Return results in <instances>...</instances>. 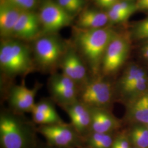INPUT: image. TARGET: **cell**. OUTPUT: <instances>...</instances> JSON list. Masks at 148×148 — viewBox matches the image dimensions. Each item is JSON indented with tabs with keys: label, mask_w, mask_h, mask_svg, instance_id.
Wrapping results in <instances>:
<instances>
[{
	"label": "cell",
	"mask_w": 148,
	"mask_h": 148,
	"mask_svg": "<svg viewBox=\"0 0 148 148\" xmlns=\"http://www.w3.org/2000/svg\"><path fill=\"white\" fill-rule=\"evenodd\" d=\"M1 95L3 98L17 77L24 78L36 71L31 47L14 38L2 39L0 44Z\"/></svg>",
	"instance_id": "1"
},
{
	"label": "cell",
	"mask_w": 148,
	"mask_h": 148,
	"mask_svg": "<svg viewBox=\"0 0 148 148\" xmlns=\"http://www.w3.org/2000/svg\"><path fill=\"white\" fill-rule=\"evenodd\" d=\"M37 125L24 115L2 108L0 112L1 148H38Z\"/></svg>",
	"instance_id": "2"
},
{
	"label": "cell",
	"mask_w": 148,
	"mask_h": 148,
	"mask_svg": "<svg viewBox=\"0 0 148 148\" xmlns=\"http://www.w3.org/2000/svg\"><path fill=\"white\" fill-rule=\"evenodd\" d=\"M116 32L108 27L79 29L75 35L74 47L87 65L91 77L101 75L102 61L106 50Z\"/></svg>",
	"instance_id": "3"
},
{
	"label": "cell",
	"mask_w": 148,
	"mask_h": 148,
	"mask_svg": "<svg viewBox=\"0 0 148 148\" xmlns=\"http://www.w3.org/2000/svg\"><path fill=\"white\" fill-rule=\"evenodd\" d=\"M68 46L54 34L36 38L32 47L36 70L50 75L57 72Z\"/></svg>",
	"instance_id": "4"
},
{
	"label": "cell",
	"mask_w": 148,
	"mask_h": 148,
	"mask_svg": "<svg viewBox=\"0 0 148 148\" xmlns=\"http://www.w3.org/2000/svg\"><path fill=\"white\" fill-rule=\"evenodd\" d=\"M115 93V86L107 77H91L79 89L78 99L90 108L108 109Z\"/></svg>",
	"instance_id": "5"
},
{
	"label": "cell",
	"mask_w": 148,
	"mask_h": 148,
	"mask_svg": "<svg viewBox=\"0 0 148 148\" xmlns=\"http://www.w3.org/2000/svg\"><path fill=\"white\" fill-rule=\"evenodd\" d=\"M37 130L49 145L63 148H80L84 146V138L70 123L63 122L37 126Z\"/></svg>",
	"instance_id": "6"
},
{
	"label": "cell",
	"mask_w": 148,
	"mask_h": 148,
	"mask_svg": "<svg viewBox=\"0 0 148 148\" xmlns=\"http://www.w3.org/2000/svg\"><path fill=\"white\" fill-rule=\"evenodd\" d=\"M42 86V84L38 82L32 88H28L24 81L20 85L14 84L2 99L7 101L8 108L12 111L21 114L31 113L36 103V96Z\"/></svg>",
	"instance_id": "7"
},
{
	"label": "cell",
	"mask_w": 148,
	"mask_h": 148,
	"mask_svg": "<svg viewBox=\"0 0 148 148\" xmlns=\"http://www.w3.org/2000/svg\"><path fill=\"white\" fill-rule=\"evenodd\" d=\"M51 99L62 107L78 100L79 88L72 79L62 73L51 74L47 83Z\"/></svg>",
	"instance_id": "8"
},
{
	"label": "cell",
	"mask_w": 148,
	"mask_h": 148,
	"mask_svg": "<svg viewBox=\"0 0 148 148\" xmlns=\"http://www.w3.org/2000/svg\"><path fill=\"white\" fill-rule=\"evenodd\" d=\"M41 26L46 35L54 34L70 24L73 16L57 2L45 0L40 6L38 14Z\"/></svg>",
	"instance_id": "9"
},
{
	"label": "cell",
	"mask_w": 148,
	"mask_h": 148,
	"mask_svg": "<svg viewBox=\"0 0 148 148\" xmlns=\"http://www.w3.org/2000/svg\"><path fill=\"white\" fill-rule=\"evenodd\" d=\"M130 45L127 38L116 35L106 50L101 66V75L108 77L116 73L127 58Z\"/></svg>",
	"instance_id": "10"
},
{
	"label": "cell",
	"mask_w": 148,
	"mask_h": 148,
	"mask_svg": "<svg viewBox=\"0 0 148 148\" xmlns=\"http://www.w3.org/2000/svg\"><path fill=\"white\" fill-rule=\"evenodd\" d=\"M63 74L72 79L79 89L91 77L90 70L74 46H68L59 64Z\"/></svg>",
	"instance_id": "11"
},
{
	"label": "cell",
	"mask_w": 148,
	"mask_h": 148,
	"mask_svg": "<svg viewBox=\"0 0 148 148\" xmlns=\"http://www.w3.org/2000/svg\"><path fill=\"white\" fill-rule=\"evenodd\" d=\"M61 108L69 116L70 123L82 137L84 138L90 133L92 125L90 108L79 99Z\"/></svg>",
	"instance_id": "12"
},
{
	"label": "cell",
	"mask_w": 148,
	"mask_h": 148,
	"mask_svg": "<svg viewBox=\"0 0 148 148\" xmlns=\"http://www.w3.org/2000/svg\"><path fill=\"white\" fill-rule=\"evenodd\" d=\"M41 26L38 16L32 11H23L14 27L12 37L26 41L38 37Z\"/></svg>",
	"instance_id": "13"
},
{
	"label": "cell",
	"mask_w": 148,
	"mask_h": 148,
	"mask_svg": "<svg viewBox=\"0 0 148 148\" xmlns=\"http://www.w3.org/2000/svg\"><path fill=\"white\" fill-rule=\"evenodd\" d=\"M92 115L90 132L114 133L120 127V123L108 109L90 108Z\"/></svg>",
	"instance_id": "14"
},
{
	"label": "cell",
	"mask_w": 148,
	"mask_h": 148,
	"mask_svg": "<svg viewBox=\"0 0 148 148\" xmlns=\"http://www.w3.org/2000/svg\"><path fill=\"white\" fill-rule=\"evenodd\" d=\"M23 11L8 2L1 1L0 34L2 39L12 37L14 27Z\"/></svg>",
	"instance_id": "15"
},
{
	"label": "cell",
	"mask_w": 148,
	"mask_h": 148,
	"mask_svg": "<svg viewBox=\"0 0 148 148\" xmlns=\"http://www.w3.org/2000/svg\"><path fill=\"white\" fill-rule=\"evenodd\" d=\"M127 116L133 121L148 125V90L128 101Z\"/></svg>",
	"instance_id": "16"
},
{
	"label": "cell",
	"mask_w": 148,
	"mask_h": 148,
	"mask_svg": "<svg viewBox=\"0 0 148 148\" xmlns=\"http://www.w3.org/2000/svg\"><path fill=\"white\" fill-rule=\"evenodd\" d=\"M148 75L147 72L136 65H131L125 70L121 77L115 86V93L122 98H125L130 88L133 84L144 77Z\"/></svg>",
	"instance_id": "17"
},
{
	"label": "cell",
	"mask_w": 148,
	"mask_h": 148,
	"mask_svg": "<svg viewBox=\"0 0 148 148\" xmlns=\"http://www.w3.org/2000/svg\"><path fill=\"white\" fill-rule=\"evenodd\" d=\"M109 21L107 13L97 10H87L79 14L77 24L81 29H95L103 27Z\"/></svg>",
	"instance_id": "18"
},
{
	"label": "cell",
	"mask_w": 148,
	"mask_h": 148,
	"mask_svg": "<svg viewBox=\"0 0 148 148\" xmlns=\"http://www.w3.org/2000/svg\"><path fill=\"white\" fill-rule=\"evenodd\" d=\"M116 134L91 132L84 138V146L89 148H111Z\"/></svg>",
	"instance_id": "19"
},
{
	"label": "cell",
	"mask_w": 148,
	"mask_h": 148,
	"mask_svg": "<svg viewBox=\"0 0 148 148\" xmlns=\"http://www.w3.org/2000/svg\"><path fill=\"white\" fill-rule=\"evenodd\" d=\"M131 144L138 148H148V128L146 125H137L128 133Z\"/></svg>",
	"instance_id": "20"
},
{
	"label": "cell",
	"mask_w": 148,
	"mask_h": 148,
	"mask_svg": "<svg viewBox=\"0 0 148 148\" xmlns=\"http://www.w3.org/2000/svg\"><path fill=\"white\" fill-rule=\"evenodd\" d=\"M55 104L56 103L51 98H42L38 101L36 102L32 111H39L49 115L57 119L63 120L57 111Z\"/></svg>",
	"instance_id": "21"
},
{
	"label": "cell",
	"mask_w": 148,
	"mask_h": 148,
	"mask_svg": "<svg viewBox=\"0 0 148 148\" xmlns=\"http://www.w3.org/2000/svg\"><path fill=\"white\" fill-rule=\"evenodd\" d=\"M57 2L71 16L79 12L84 5V0H57Z\"/></svg>",
	"instance_id": "22"
},
{
	"label": "cell",
	"mask_w": 148,
	"mask_h": 148,
	"mask_svg": "<svg viewBox=\"0 0 148 148\" xmlns=\"http://www.w3.org/2000/svg\"><path fill=\"white\" fill-rule=\"evenodd\" d=\"M110 9L114 11L128 13L131 15L138 10L136 4L129 1H119L115 5H113Z\"/></svg>",
	"instance_id": "23"
},
{
	"label": "cell",
	"mask_w": 148,
	"mask_h": 148,
	"mask_svg": "<svg viewBox=\"0 0 148 148\" xmlns=\"http://www.w3.org/2000/svg\"><path fill=\"white\" fill-rule=\"evenodd\" d=\"M8 2L23 11H32L37 5V0H1Z\"/></svg>",
	"instance_id": "24"
},
{
	"label": "cell",
	"mask_w": 148,
	"mask_h": 148,
	"mask_svg": "<svg viewBox=\"0 0 148 148\" xmlns=\"http://www.w3.org/2000/svg\"><path fill=\"white\" fill-rule=\"evenodd\" d=\"M128 133L121 132L117 134L111 148H132Z\"/></svg>",
	"instance_id": "25"
},
{
	"label": "cell",
	"mask_w": 148,
	"mask_h": 148,
	"mask_svg": "<svg viewBox=\"0 0 148 148\" xmlns=\"http://www.w3.org/2000/svg\"><path fill=\"white\" fill-rule=\"evenodd\" d=\"M109 21L113 23H119L125 21L131 16L130 14L123 13L119 11H114L110 9L107 13Z\"/></svg>",
	"instance_id": "26"
},
{
	"label": "cell",
	"mask_w": 148,
	"mask_h": 148,
	"mask_svg": "<svg viewBox=\"0 0 148 148\" xmlns=\"http://www.w3.org/2000/svg\"><path fill=\"white\" fill-rule=\"evenodd\" d=\"M135 35L136 37L142 39H148V24L142 21L136 27Z\"/></svg>",
	"instance_id": "27"
},
{
	"label": "cell",
	"mask_w": 148,
	"mask_h": 148,
	"mask_svg": "<svg viewBox=\"0 0 148 148\" xmlns=\"http://www.w3.org/2000/svg\"><path fill=\"white\" fill-rule=\"evenodd\" d=\"M96 3L102 8L110 9L111 7L115 5L119 0H95Z\"/></svg>",
	"instance_id": "28"
},
{
	"label": "cell",
	"mask_w": 148,
	"mask_h": 148,
	"mask_svg": "<svg viewBox=\"0 0 148 148\" xmlns=\"http://www.w3.org/2000/svg\"><path fill=\"white\" fill-rule=\"evenodd\" d=\"M136 4L137 10H148V0H138Z\"/></svg>",
	"instance_id": "29"
},
{
	"label": "cell",
	"mask_w": 148,
	"mask_h": 148,
	"mask_svg": "<svg viewBox=\"0 0 148 148\" xmlns=\"http://www.w3.org/2000/svg\"><path fill=\"white\" fill-rule=\"evenodd\" d=\"M142 53L143 57L148 60V42L143 46L142 48Z\"/></svg>",
	"instance_id": "30"
},
{
	"label": "cell",
	"mask_w": 148,
	"mask_h": 148,
	"mask_svg": "<svg viewBox=\"0 0 148 148\" xmlns=\"http://www.w3.org/2000/svg\"><path fill=\"white\" fill-rule=\"evenodd\" d=\"M88 148V147H85V146H84V147H81V148Z\"/></svg>",
	"instance_id": "31"
},
{
	"label": "cell",
	"mask_w": 148,
	"mask_h": 148,
	"mask_svg": "<svg viewBox=\"0 0 148 148\" xmlns=\"http://www.w3.org/2000/svg\"><path fill=\"white\" fill-rule=\"evenodd\" d=\"M146 126H147V127H148V125H146Z\"/></svg>",
	"instance_id": "32"
},
{
	"label": "cell",
	"mask_w": 148,
	"mask_h": 148,
	"mask_svg": "<svg viewBox=\"0 0 148 148\" xmlns=\"http://www.w3.org/2000/svg\"><path fill=\"white\" fill-rule=\"evenodd\" d=\"M136 148V147H133V148Z\"/></svg>",
	"instance_id": "33"
}]
</instances>
